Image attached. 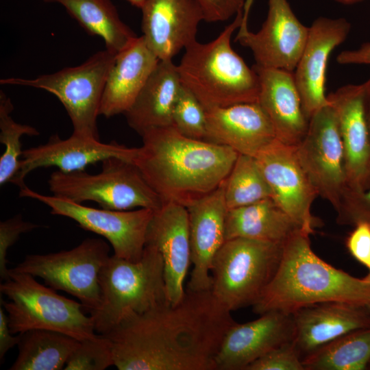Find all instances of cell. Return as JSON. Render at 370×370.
Masks as SVG:
<instances>
[{
  "label": "cell",
  "instance_id": "8992f818",
  "mask_svg": "<svg viewBox=\"0 0 370 370\" xmlns=\"http://www.w3.org/2000/svg\"><path fill=\"white\" fill-rule=\"evenodd\" d=\"M9 280L0 285L8 301H3L13 334L32 330L56 331L82 341L96 338L93 320L81 303L58 294L34 276L9 271Z\"/></svg>",
  "mask_w": 370,
  "mask_h": 370
},
{
  "label": "cell",
  "instance_id": "2e32d148",
  "mask_svg": "<svg viewBox=\"0 0 370 370\" xmlns=\"http://www.w3.org/2000/svg\"><path fill=\"white\" fill-rule=\"evenodd\" d=\"M367 95L365 81L360 84L343 86L327 96L338 117L348 188L354 191L364 190L370 186Z\"/></svg>",
  "mask_w": 370,
  "mask_h": 370
},
{
  "label": "cell",
  "instance_id": "4316f807",
  "mask_svg": "<svg viewBox=\"0 0 370 370\" xmlns=\"http://www.w3.org/2000/svg\"><path fill=\"white\" fill-rule=\"evenodd\" d=\"M300 230L272 198H267L228 210L225 237V241L246 238L283 244Z\"/></svg>",
  "mask_w": 370,
  "mask_h": 370
},
{
  "label": "cell",
  "instance_id": "7402d4cb",
  "mask_svg": "<svg viewBox=\"0 0 370 370\" xmlns=\"http://www.w3.org/2000/svg\"><path fill=\"white\" fill-rule=\"evenodd\" d=\"M205 140L256 157L276 140L271 122L258 102L206 110Z\"/></svg>",
  "mask_w": 370,
  "mask_h": 370
},
{
  "label": "cell",
  "instance_id": "6da1fadb",
  "mask_svg": "<svg viewBox=\"0 0 370 370\" xmlns=\"http://www.w3.org/2000/svg\"><path fill=\"white\" fill-rule=\"evenodd\" d=\"M235 322L210 290H186L177 304L131 314L103 335L119 370H216L220 345Z\"/></svg>",
  "mask_w": 370,
  "mask_h": 370
},
{
  "label": "cell",
  "instance_id": "f1b7e54d",
  "mask_svg": "<svg viewBox=\"0 0 370 370\" xmlns=\"http://www.w3.org/2000/svg\"><path fill=\"white\" fill-rule=\"evenodd\" d=\"M20 334L18 354L10 370H60L80 341L65 334L32 330Z\"/></svg>",
  "mask_w": 370,
  "mask_h": 370
},
{
  "label": "cell",
  "instance_id": "44dd1931",
  "mask_svg": "<svg viewBox=\"0 0 370 370\" xmlns=\"http://www.w3.org/2000/svg\"><path fill=\"white\" fill-rule=\"evenodd\" d=\"M186 209L193 265L186 290L208 291L211 286L213 260L225 241V219L228 209L223 183Z\"/></svg>",
  "mask_w": 370,
  "mask_h": 370
},
{
  "label": "cell",
  "instance_id": "9c48e42d",
  "mask_svg": "<svg viewBox=\"0 0 370 370\" xmlns=\"http://www.w3.org/2000/svg\"><path fill=\"white\" fill-rule=\"evenodd\" d=\"M116 53L108 49L94 53L82 64L34 79L0 80L3 85H20L45 90L54 95L65 108L77 136L99 139L97 116L110 70Z\"/></svg>",
  "mask_w": 370,
  "mask_h": 370
},
{
  "label": "cell",
  "instance_id": "ee69618b",
  "mask_svg": "<svg viewBox=\"0 0 370 370\" xmlns=\"http://www.w3.org/2000/svg\"><path fill=\"white\" fill-rule=\"evenodd\" d=\"M254 0H246L244 8H243V14L246 16H249V13L252 5Z\"/></svg>",
  "mask_w": 370,
  "mask_h": 370
},
{
  "label": "cell",
  "instance_id": "d4e9b609",
  "mask_svg": "<svg viewBox=\"0 0 370 370\" xmlns=\"http://www.w3.org/2000/svg\"><path fill=\"white\" fill-rule=\"evenodd\" d=\"M159 61L143 36H136L116 53L106 82L99 115L110 118L125 114Z\"/></svg>",
  "mask_w": 370,
  "mask_h": 370
},
{
  "label": "cell",
  "instance_id": "836d02e7",
  "mask_svg": "<svg viewBox=\"0 0 370 370\" xmlns=\"http://www.w3.org/2000/svg\"><path fill=\"white\" fill-rule=\"evenodd\" d=\"M114 365L111 343L103 334L80 341L69 358L65 370H103Z\"/></svg>",
  "mask_w": 370,
  "mask_h": 370
},
{
  "label": "cell",
  "instance_id": "3957f363",
  "mask_svg": "<svg viewBox=\"0 0 370 370\" xmlns=\"http://www.w3.org/2000/svg\"><path fill=\"white\" fill-rule=\"evenodd\" d=\"M309 234L300 230L283 244L279 267L258 301L255 313L292 314L303 307L328 301L366 306L370 282L329 264L312 251Z\"/></svg>",
  "mask_w": 370,
  "mask_h": 370
},
{
  "label": "cell",
  "instance_id": "9a60e30c",
  "mask_svg": "<svg viewBox=\"0 0 370 370\" xmlns=\"http://www.w3.org/2000/svg\"><path fill=\"white\" fill-rule=\"evenodd\" d=\"M137 153L138 147H129L115 141L105 143L99 139L73 134L66 139L53 135L47 143L23 151L18 170L11 182L23 188L26 186L25 179L30 172L52 166L69 173L84 171L88 165L112 157L134 163Z\"/></svg>",
  "mask_w": 370,
  "mask_h": 370
},
{
  "label": "cell",
  "instance_id": "f6af8a7d",
  "mask_svg": "<svg viewBox=\"0 0 370 370\" xmlns=\"http://www.w3.org/2000/svg\"><path fill=\"white\" fill-rule=\"evenodd\" d=\"M338 3H341L343 5H353L356 4L360 2H362L365 0H333Z\"/></svg>",
  "mask_w": 370,
  "mask_h": 370
},
{
  "label": "cell",
  "instance_id": "bcb514c9",
  "mask_svg": "<svg viewBox=\"0 0 370 370\" xmlns=\"http://www.w3.org/2000/svg\"><path fill=\"white\" fill-rule=\"evenodd\" d=\"M366 309L367 310V311L370 313V303H369L366 306H365Z\"/></svg>",
  "mask_w": 370,
  "mask_h": 370
},
{
  "label": "cell",
  "instance_id": "60d3db41",
  "mask_svg": "<svg viewBox=\"0 0 370 370\" xmlns=\"http://www.w3.org/2000/svg\"><path fill=\"white\" fill-rule=\"evenodd\" d=\"M336 61L340 64L370 65V42H365L356 49L341 51Z\"/></svg>",
  "mask_w": 370,
  "mask_h": 370
},
{
  "label": "cell",
  "instance_id": "8fae6325",
  "mask_svg": "<svg viewBox=\"0 0 370 370\" xmlns=\"http://www.w3.org/2000/svg\"><path fill=\"white\" fill-rule=\"evenodd\" d=\"M19 197L38 200L47 206L52 214L71 219L81 228L102 236L117 257L133 262L142 257L153 210L95 208L63 197L45 195L27 186L20 189Z\"/></svg>",
  "mask_w": 370,
  "mask_h": 370
},
{
  "label": "cell",
  "instance_id": "277c9868",
  "mask_svg": "<svg viewBox=\"0 0 370 370\" xmlns=\"http://www.w3.org/2000/svg\"><path fill=\"white\" fill-rule=\"evenodd\" d=\"M243 10L214 40L190 45L177 66L182 86L206 110L258 102V75L232 49L231 38L243 21Z\"/></svg>",
  "mask_w": 370,
  "mask_h": 370
},
{
  "label": "cell",
  "instance_id": "52a82bcc",
  "mask_svg": "<svg viewBox=\"0 0 370 370\" xmlns=\"http://www.w3.org/2000/svg\"><path fill=\"white\" fill-rule=\"evenodd\" d=\"M283 244L246 238L225 241L211 267L212 295L231 312L253 306L279 267Z\"/></svg>",
  "mask_w": 370,
  "mask_h": 370
},
{
  "label": "cell",
  "instance_id": "5b68a950",
  "mask_svg": "<svg viewBox=\"0 0 370 370\" xmlns=\"http://www.w3.org/2000/svg\"><path fill=\"white\" fill-rule=\"evenodd\" d=\"M99 283L100 304L90 316L99 334L131 314L167 301L162 258L151 245H145L141 258L136 262L110 256L100 271Z\"/></svg>",
  "mask_w": 370,
  "mask_h": 370
},
{
  "label": "cell",
  "instance_id": "ffe728a7",
  "mask_svg": "<svg viewBox=\"0 0 370 370\" xmlns=\"http://www.w3.org/2000/svg\"><path fill=\"white\" fill-rule=\"evenodd\" d=\"M141 10L143 37L160 60H173L195 42L204 21L196 0H147Z\"/></svg>",
  "mask_w": 370,
  "mask_h": 370
},
{
  "label": "cell",
  "instance_id": "7a4b0ae2",
  "mask_svg": "<svg viewBox=\"0 0 370 370\" xmlns=\"http://www.w3.org/2000/svg\"><path fill=\"white\" fill-rule=\"evenodd\" d=\"M140 136L134 164L163 203L186 208L220 186L238 156L230 147L188 138L173 126Z\"/></svg>",
  "mask_w": 370,
  "mask_h": 370
},
{
  "label": "cell",
  "instance_id": "5bb4252c",
  "mask_svg": "<svg viewBox=\"0 0 370 370\" xmlns=\"http://www.w3.org/2000/svg\"><path fill=\"white\" fill-rule=\"evenodd\" d=\"M256 158L273 201L303 231L312 234L319 223L312 214L311 206L319 195L298 159L295 147L277 139Z\"/></svg>",
  "mask_w": 370,
  "mask_h": 370
},
{
  "label": "cell",
  "instance_id": "30bf717a",
  "mask_svg": "<svg viewBox=\"0 0 370 370\" xmlns=\"http://www.w3.org/2000/svg\"><path fill=\"white\" fill-rule=\"evenodd\" d=\"M110 247L101 238H86L77 247L47 254H32L10 271L42 278L55 291L77 298L92 312L101 299L99 275L108 258Z\"/></svg>",
  "mask_w": 370,
  "mask_h": 370
},
{
  "label": "cell",
  "instance_id": "7c38bea8",
  "mask_svg": "<svg viewBox=\"0 0 370 370\" xmlns=\"http://www.w3.org/2000/svg\"><path fill=\"white\" fill-rule=\"evenodd\" d=\"M295 149L318 195L337 210L348 186L338 117L330 102L309 119L306 133Z\"/></svg>",
  "mask_w": 370,
  "mask_h": 370
},
{
  "label": "cell",
  "instance_id": "f546056e",
  "mask_svg": "<svg viewBox=\"0 0 370 370\" xmlns=\"http://www.w3.org/2000/svg\"><path fill=\"white\" fill-rule=\"evenodd\" d=\"M305 370H363L370 365V327L347 333L302 360Z\"/></svg>",
  "mask_w": 370,
  "mask_h": 370
},
{
  "label": "cell",
  "instance_id": "8d00e7d4",
  "mask_svg": "<svg viewBox=\"0 0 370 370\" xmlns=\"http://www.w3.org/2000/svg\"><path fill=\"white\" fill-rule=\"evenodd\" d=\"M40 225L25 221L21 214L0 223V276L2 280H9V269L7 268L8 249L23 234L30 232Z\"/></svg>",
  "mask_w": 370,
  "mask_h": 370
},
{
  "label": "cell",
  "instance_id": "4dcf8cb0",
  "mask_svg": "<svg viewBox=\"0 0 370 370\" xmlns=\"http://www.w3.org/2000/svg\"><path fill=\"white\" fill-rule=\"evenodd\" d=\"M223 185L228 210L271 198L269 185L254 156L238 154Z\"/></svg>",
  "mask_w": 370,
  "mask_h": 370
},
{
  "label": "cell",
  "instance_id": "f35d334b",
  "mask_svg": "<svg viewBox=\"0 0 370 370\" xmlns=\"http://www.w3.org/2000/svg\"><path fill=\"white\" fill-rule=\"evenodd\" d=\"M201 6L204 21L223 22L243 10L246 0H196Z\"/></svg>",
  "mask_w": 370,
  "mask_h": 370
},
{
  "label": "cell",
  "instance_id": "ba28073f",
  "mask_svg": "<svg viewBox=\"0 0 370 370\" xmlns=\"http://www.w3.org/2000/svg\"><path fill=\"white\" fill-rule=\"evenodd\" d=\"M101 162V171L95 174L53 172L47 182L50 191L76 203L95 201L108 210H156L164 204L134 163L116 157Z\"/></svg>",
  "mask_w": 370,
  "mask_h": 370
},
{
  "label": "cell",
  "instance_id": "7bdbcfd3",
  "mask_svg": "<svg viewBox=\"0 0 370 370\" xmlns=\"http://www.w3.org/2000/svg\"><path fill=\"white\" fill-rule=\"evenodd\" d=\"M132 5L138 8H142L147 0H125Z\"/></svg>",
  "mask_w": 370,
  "mask_h": 370
},
{
  "label": "cell",
  "instance_id": "83f0119b",
  "mask_svg": "<svg viewBox=\"0 0 370 370\" xmlns=\"http://www.w3.org/2000/svg\"><path fill=\"white\" fill-rule=\"evenodd\" d=\"M90 34L101 37L106 49L118 53L137 36L119 17L110 0H56Z\"/></svg>",
  "mask_w": 370,
  "mask_h": 370
},
{
  "label": "cell",
  "instance_id": "ab89813d",
  "mask_svg": "<svg viewBox=\"0 0 370 370\" xmlns=\"http://www.w3.org/2000/svg\"><path fill=\"white\" fill-rule=\"evenodd\" d=\"M13 334L9 326L8 315L3 307L0 308V359H3L5 354L14 346L18 345L20 341V334Z\"/></svg>",
  "mask_w": 370,
  "mask_h": 370
},
{
  "label": "cell",
  "instance_id": "b9f144b4",
  "mask_svg": "<svg viewBox=\"0 0 370 370\" xmlns=\"http://www.w3.org/2000/svg\"><path fill=\"white\" fill-rule=\"evenodd\" d=\"M367 86V106H366V113H367V120L368 124V128L370 135V77L367 80H366Z\"/></svg>",
  "mask_w": 370,
  "mask_h": 370
},
{
  "label": "cell",
  "instance_id": "d6a6232c",
  "mask_svg": "<svg viewBox=\"0 0 370 370\" xmlns=\"http://www.w3.org/2000/svg\"><path fill=\"white\" fill-rule=\"evenodd\" d=\"M172 126L188 138L206 139V109L198 99L184 86L180 88L173 109Z\"/></svg>",
  "mask_w": 370,
  "mask_h": 370
},
{
  "label": "cell",
  "instance_id": "e0dca14e",
  "mask_svg": "<svg viewBox=\"0 0 370 370\" xmlns=\"http://www.w3.org/2000/svg\"><path fill=\"white\" fill-rule=\"evenodd\" d=\"M352 25L345 18L321 16L309 27L308 39L293 71L303 109L309 119L330 101L325 93V73L332 51L347 38Z\"/></svg>",
  "mask_w": 370,
  "mask_h": 370
},
{
  "label": "cell",
  "instance_id": "ac0fdd59",
  "mask_svg": "<svg viewBox=\"0 0 370 370\" xmlns=\"http://www.w3.org/2000/svg\"><path fill=\"white\" fill-rule=\"evenodd\" d=\"M254 321L235 322L227 330L215 358L216 370H246L271 349L293 341L292 314L269 311Z\"/></svg>",
  "mask_w": 370,
  "mask_h": 370
},
{
  "label": "cell",
  "instance_id": "cb8c5ba5",
  "mask_svg": "<svg viewBox=\"0 0 370 370\" xmlns=\"http://www.w3.org/2000/svg\"><path fill=\"white\" fill-rule=\"evenodd\" d=\"M260 84L258 103L274 128L278 140L296 147L304 137L309 119L304 113L293 72L254 65Z\"/></svg>",
  "mask_w": 370,
  "mask_h": 370
},
{
  "label": "cell",
  "instance_id": "d590c367",
  "mask_svg": "<svg viewBox=\"0 0 370 370\" xmlns=\"http://www.w3.org/2000/svg\"><path fill=\"white\" fill-rule=\"evenodd\" d=\"M336 212L340 224L354 226L361 222L370 223V186L361 191L348 188Z\"/></svg>",
  "mask_w": 370,
  "mask_h": 370
},
{
  "label": "cell",
  "instance_id": "c3c4849f",
  "mask_svg": "<svg viewBox=\"0 0 370 370\" xmlns=\"http://www.w3.org/2000/svg\"><path fill=\"white\" fill-rule=\"evenodd\" d=\"M369 367H370V365H369Z\"/></svg>",
  "mask_w": 370,
  "mask_h": 370
},
{
  "label": "cell",
  "instance_id": "74e56055",
  "mask_svg": "<svg viewBox=\"0 0 370 370\" xmlns=\"http://www.w3.org/2000/svg\"><path fill=\"white\" fill-rule=\"evenodd\" d=\"M345 244L349 254L368 269L369 273L363 278L370 282V223L361 222L354 225Z\"/></svg>",
  "mask_w": 370,
  "mask_h": 370
},
{
  "label": "cell",
  "instance_id": "d6986e66",
  "mask_svg": "<svg viewBox=\"0 0 370 370\" xmlns=\"http://www.w3.org/2000/svg\"><path fill=\"white\" fill-rule=\"evenodd\" d=\"M145 245L154 246L161 254L167 301L177 304L185 295L184 281L191 264L186 208L167 202L155 210Z\"/></svg>",
  "mask_w": 370,
  "mask_h": 370
},
{
  "label": "cell",
  "instance_id": "4fadbf2b",
  "mask_svg": "<svg viewBox=\"0 0 370 370\" xmlns=\"http://www.w3.org/2000/svg\"><path fill=\"white\" fill-rule=\"evenodd\" d=\"M309 27L299 21L288 0H268L266 19L257 32L241 24L236 36L251 50L255 65L293 72L305 47Z\"/></svg>",
  "mask_w": 370,
  "mask_h": 370
},
{
  "label": "cell",
  "instance_id": "603a6c76",
  "mask_svg": "<svg viewBox=\"0 0 370 370\" xmlns=\"http://www.w3.org/2000/svg\"><path fill=\"white\" fill-rule=\"evenodd\" d=\"M292 316L293 343L302 360L347 333L370 327V313L365 306L341 301L309 305Z\"/></svg>",
  "mask_w": 370,
  "mask_h": 370
},
{
  "label": "cell",
  "instance_id": "484cf974",
  "mask_svg": "<svg viewBox=\"0 0 370 370\" xmlns=\"http://www.w3.org/2000/svg\"><path fill=\"white\" fill-rule=\"evenodd\" d=\"M182 86L173 60H160L125 113L128 125L140 136L150 129L172 126L173 109Z\"/></svg>",
  "mask_w": 370,
  "mask_h": 370
},
{
  "label": "cell",
  "instance_id": "7dc6e473",
  "mask_svg": "<svg viewBox=\"0 0 370 370\" xmlns=\"http://www.w3.org/2000/svg\"><path fill=\"white\" fill-rule=\"evenodd\" d=\"M45 1H55L56 2V0H45Z\"/></svg>",
  "mask_w": 370,
  "mask_h": 370
},
{
  "label": "cell",
  "instance_id": "e575fe53",
  "mask_svg": "<svg viewBox=\"0 0 370 370\" xmlns=\"http://www.w3.org/2000/svg\"><path fill=\"white\" fill-rule=\"evenodd\" d=\"M246 370H305L293 341L281 345L249 365Z\"/></svg>",
  "mask_w": 370,
  "mask_h": 370
},
{
  "label": "cell",
  "instance_id": "1f68e13d",
  "mask_svg": "<svg viewBox=\"0 0 370 370\" xmlns=\"http://www.w3.org/2000/svg\"><path fill=\"white\" fill-rule=\"evenodd\" d=\"M14 106L9 97L0 91V142L5 147L0 157V184L3 186L11 182L16 174L22 156L21 138L27 135H39L38 131L32 126L18 123L10 116Z\"/></svg>",
  "mask_w": 370,
  "mask_h": 370
}]
</instances>
